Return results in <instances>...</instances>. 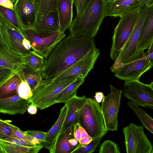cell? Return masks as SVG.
Listing matches in <instances>:
<instances>
[{"mask_svg":"<svg viewBox=\"0 0 153 153\" xmlns=\"http://www.w3.org/2000/svg\"><path fill=\"white\" fill-rule=\"evenodd\" d=\"M144 5L149 7L153 6V0H140L138 5L139 9Z\"/></svg>","mask_w":153,"mask_h":153,"instance_id":"obj_42","label":"cell"},{"mask_svg":"<svg viewBox=\"0 0 153 153\" xmlns=\"http://www.w3.org/2000/svg\"><path fill=\"white\" fill-rule=\"evenodd\" d=\"M0 46H4L2 33L1 29L0 28Z\"/></svg>","mask_w":153,"mask_h":153,"instance_id":"obj_49","label":"cell"},{"mask_svg":"<svg viewBox=\"0 0 153 153\" xmlns=\"http://www.w3.org/2000/svg\"><path fill=\"white\" fill-rule=\"evenodd\" d=\"M0 10L8 21L22 33V28L14 9L0 5Z\"/></svg>","mask_w":153,"mask_h":153,"instance_id":"obj_30","label":"cell"},{"mask_svg":"<svg viewBox=\"0 0 153 153\" xmlns=\"http://www.w3.org/2000/svg\"><path fill=\"white\" fill-rule=\"evenodd\" d=\"M104 95L102 92L100 91L97 92L95 93V95L94 96L95 100L99 103L102 102Z\"/></svg>","mask_w":153,"mask_h":153,"instance_id":"obj_43","label":"cell"},{"mask_svg":"<svg viewBox=\"0 0 153 153\" xmlns=\"http://www.w3.org/2000/svg\"><path fill=\"white\" fill-rule=\"evenodd\" d=\"M109 86L111 93L104 96L101 106L106 128L108 131L118 130V115L120 107L122 90Z\"/></svg>","mask_w":153,"mask_h":153,"instance_id":"obj_10","label":"cell"},{"mask_svg":"<svg viewBox=\"0 0 153 153\" xmlns=\"http://www.w3.org/2000/svg\"><path fill=\"white\" fill-rule=\"evenodd\" d=\"M99 147V153H120L118 144L111 140L105 141Z\"/></svg>","mask_w":153,"mask_h":153,"instance_id":"obj_31","label":"cell"},{"mask_svg":"<svg viewBox=\"0 0 153 153\" xmlns=\"http://www.w3.org/2000/svg\"><path fill=\"white\" fill-rule=\"evenodd\" d=\"M0 153H6L5 150L1 143L0 142Z\"/></svg>","mask_w":153,"mask_h":153,"instance_id":"obj_50","label":"cell"},{"mask_svg":"<svg viewBox=\"0 0 153 153\" xmlns=\"http://www.w3.org/2000/svg\"><path fill=\"white\" fill-rule=\"evenodd\" d=\"M127 105L135 112L144 126L153 134V119L138 105L132 102H128Z\"/></svg>","mask_w":153,"mask_h":153,"instance_id":"obj_28","label":"cell"},{"mask_svg":"<svg viewBox=\"0 0 153 153\" xmlns=\"http://www.w3.org/2000/svg\"><path fill=\"white\" fill-rule=\"evenodd\" d=\"M94 37L70 34L54 47L45 58L42 70L44 80L51 79L83 58L96 48Z\"/></svg>","mask_w":153,"mask_h":153,"instance_id":"obj_1","label":"cell"},{"mask_svg":"<svg viewBox=\"0 0 153 153\" xmlns=\"http://www.w3.org/2000/svg\"><path fill=\"white\" fill-rule=\"evenodd\" d=\"M67 110V106L65 104L61 109L59 116L56 122L46 132L45 141L40 143L43 147L49 150L51 153H54L56 141L65 120Z\"/></svg>","mask_w":153,"mask_h":153,"instance_id":"obj_17","label":"cell"},{"mask_svg":"<svg viewBox=\"0 0 153 153\" xmlns=\"http://www.w3.org/2000/svg\"><path fill=\"white\" fill-rule=\"evenodd\" d=\"M88 0H73L76 10V16L79 15L84 10Z\"/></svg>","mask_w":153,"mask_h":153,"instance_id":"obj_39","label":"cell"},{"mask_svg":"<svg viewBox=\"0 0 153 153\" xmlns=\"http://www.w3.org/2000/svg\"><path fill=\"white\" fill-rule=\"evenodd\" d=\"M153 42V8L146 19L140 33L137 43V49L144 52Z\"/></svg>","mask_w":153,"mask_h":153,"instance_id":"obj_20","label":"cell"},{"mask_svg":"<svg viewBox=\"0 0 153 153\" xmlns=\"http://www.w3.org/2000/svg\"><path fill=\"white\" fill-rule=\"evenodd\" d=\"M23 59L25 65L35 69L42 70L45 58L37 53L32 51L23 56Z\"/></svg>","mask_w":153,"mask_h":153,"instance_id":"obj_29","label":"cell"},{"mask_svg":"<svg viewBox=\"0 0 153 153\" xmlns=\"http://www.w3.org/2000/svg\"><path fill=\"white\" fill-rule=\"evenodd\" d=\"M22 79L16 72L0 85V100L18 94V87Z\"/></svg>","mask_w":153,"mask_h":153,"instance_id":"obj_23","label":"cell"},{"mask_svg":"<svg viewBox=\"0 0 153 153\" xmlns=\"http://www.w3.org/2000/svg\"><path fill=\"white\" fill-rule=\"evenodd\" d=\"M77 77L54 82L43 81L33 92L32 96L27 100L29 105H33L43 110L54 105L59 94Z\"/></svg>","mask_w":153,"mask_h":153,"instance_id":"obj_5","label":"cell"},{"mask_svg":"<svg viewBox=\"0 0 153 153\" xmlns=\"http://www.w3.org/2000/svg\"><path fill=\"white\" fill-rule=\"evenodd\" d=\"M14 9L22 29L33 28L36 19L34 0H17Z\"/></svg>","mask_w":153,"mask_h":153,"instance_id":"obj_13","label":"cell"},{"mask_svg":"<svg viewBox=\"0 0 153 153\" xmlns=\"http://www.w3.org/2000/svg\"><path fill=\"white\" fill-rule=\"evenodd\" d=\"M27 110L29 113L33 115L36 114L37 111V108L32 105H30L27 109Z\"/></svg>","mask_w":153,"mask_h":153,"instance_id":"obj_45","label":"cell"},{"mask_svg":"<svg viewBox=\"0 0 153 153\" xmlns=\"http://www.w3.org/2000/svg\"><path fill=\"white\" fill-rule=\"evenodd\" d=\"M122 93L137 105L153 109V82L146 84L140 81H125Z\"/></svg>","mask_w":153,"mask_h":153,"instance_id":"obj_9","label":"cell"},{"mask_svg":"<svg viewBox=\"0 0 153 153\" xmlns=\"http://www.w3.org/2000/svg\"><path fill=\"white\" fill-rule=\"evenodd\" d=\"M15 72L19 74L22 80L28 83L32 93L44 81L42 71L35 69L25 64Z\"/></svg>","mask_w":153,"mask_h":153,"instance_id":"obj_18","label":"cell"},{"mask_svg":"<svg viewBox=\"0 0 153 153\" xmlns=\"http://www.w3.org/2000/svg\"><path fill=\"white\" fill-rule=\"evenodd\" d=\"M127 153H153V147L143 126L131 123L123 128Z\"/></svg>","mask_w":153,"mask_h":153,"instance_id":"obj_8","label":"cell"},{"mask_svg":"<svg viewBox=\"0 0 153 153\" xmlns=\"http://www.w3.org/2000/svg\"><path fill=\"white\" fill-rule=\"evenodd\" d=\"M92 140V138L90 137H85L81 138L79 142L80 144L83 146V147H85Z\"/></svg>","mask_w":153,"mask_h":153,"instance_id":"obj_44","label":"cell"},{"mask_svg":"<svg viewBox=\"0 0 153 153\" xmlns=\"http://www.w3.org/2000/svg\"><path fill=\"white\" fill-rule=\"evenodd\" d=\"M23 56L17 54L0 46V66L10 69L14 71L24 64Z\"/></svg>","mask_w":153,"mask_h":153,"instance_id":"obj_22","label":"cell"},{"mask_svg":"<svg viewBox=\"0 0 153 153\" xmlns=\"http://www.w3.org/2000/svg\"><path fill=\"white\" fill-rule=\"evenodd\" d=\"M79 129L81 133V138L90 137L85 130L80 125Z\"/></svg>","mask_w":153,"mask_h":153,"instance_id":"obj_47","label":"cell"},{"mask_svg":"<svg viewBox=\"0 0 153 153\" xmlns=\"http://www.w3.org/2000/svg\"><path fill=\"white\" fill-rule=\"evenodd\" d=\"M79 123L92 139L102 137L108 132L101 106L92 98H86Z\"/></svg>","mask_w":153,"mask_h":153,"instance_id":"obj_4","label":"cell"},{"mask_svg":"<svg viewBox=\"0 0 153 153\" xmlns=\"http://www.w3.org/2000/svg\"><path fill=\"white\" fill-rule=\"evenodd\" d=\"M12 1L13 3L15 2L16 0H10Z\"/></svg>","mask_w":153,"mask_h":153,"instance_id":"obj_52","label":"cell"},{"mask_svg":"<svg viewBox=\"0 0 153 153\" xmlns=\"http://www.w3.org/2000/svg\"><path fill=\"white\" fill-rule=\"evenodd\" d=\"M34 0L36 15L35 24L41 22L50 12L57 10L59 0ZM71 1H73V0Z\"/></svg>","mask_w":153,"mask_h":153,"instance_id":"obj_25","label":"cell"},{"mask_svg":"<svg viewBox=\"0 0 153 153\" xmlns=\"http://www.w3.org/2000/svg\"><path fill=\"white\" fill-rule=\"evenodd\" d=\"M102 137H99L92 139V141L86 146L82 147L74 153H91L94 152L99 146Z\"/></svg>","mask_w":153,"mask_h":153,"instance_id":"obj_33","label":"cell"},{"mask_svg":"<svg viewBox=\"0 0 153 153\" xmlns=\"http://www.w3.org/2000/svg\"><path fill=\"white\" fill-rule=\"evenodd\" d=\"M29 106L27 100L18 94L0 100V113L10 115L24 114Z\"/></svg>","mask_w":153,"mask_h":153,"instance_id":"obj_16","label":"cell"},{"mask_svg":"<svg viewBox=\"0 0 153 153\" xmlns=\"http://www.w3.org/2000/svg\"><path fill=\"white\" fill-rule=\"evenodd\" d=\"M13 3L10 0H0V5L11 9H14Z\"/></svg>","mask_w":153,"mask_h":153,"instance_id":"obj_40","label":"cell"},{"mask_svg":"<svg viewBox=\"0 0 153 153\" xmlns=\"http://www.w3.org/2000/svg\"><path fill=\"white\" fill-rule=\"evenodd\" d=\"M148 49L147 52L146 53V55L153 53V42L152 43Z\"/></svg>","mask_w":153,"mask_h":153,"instance_id":"obj_48","label":"cell"},{"mask_svg":"<svg viewBox=\"0 0 153 153\" xmlns=\"http://www.w3.org/2000/svg\"><path fill=\"white\" fill-rule=\"evenodd\" d=\"M153 6L144 5L140 8L141 11L138 19L133 30L123 48L111 67L113 71L121 65L131 62L146 55L144 52H139L137 49V43L139 37L145 22Z\"/></svg>","mask_w":153,"mask_h":153,"instance_id":"obj_3","label":"cell"},{"mask_svg":"<svg viewBox=\"0 0 153 153\" xmlns=\"http://www.w3.org/2000/svg\"><path fill=\"white\" fill-rule=\"evenodd\" d=\"M74 130L73 125L59 134L56 141L54 153H73L75 149L70 145L69 140L74 137Z\"/></svg>","mask_w":153,"mask_h":153,"instance_id":"obj_24","label":"cell"},{"mask_svg":"<svg viewBox=\"0 0 153 153\" xmlns=\"http://www.w3.org/2000/svg\"><path fill=\"white\" fill-rule=\"evenodd\" d=\"M14 72L10 69L0 66V85Z\"/></svg>","mask_w":153,"mask_h":153,"instance_id":"obj_37","label":"cell"},{"mask_svg":"<svg viewBox=\"0 0 153 153\" xmlns=\"http://www.w3.org/2000/svg\"><path fill=\"white\" fill-rule=\"evenodd\" d=\"M18 95L21 98L28 100L32 95V92L28 83L25 81L22 80L18 89Z\"/></svg>","mask_w":153,"mask_h":153,"instance_id":"obj_34","label":"cell"},{"mask_svg":"<svg viewBox=\"0 0 153 153\" xmlns=\"http://www.w3.org/2000/svg\"><path fill=\"white\" fill-rule=\"evenodd\" d=\"M86 98L85 96L79 97L76 95L65 102L67 106V112L59 134L71 126L79 123Z\"/></svg>","mask_w":153,"mask_h":153,"instance_id":"obj_14","label":"cell"},{"mask_svg":"<svg viewBox=\"0 0 153 153\" xmlns=\"http://www.w3.org/2000/svg\"><path fill=\"white\" fill-rule=\"evenodd\" d=\"M80 124L79 123H77L75 125V130L74 133V138L79 142L81 139V134L79 129V127Z\"/></svg>","mask_w":153,"mask_h":153,"instance_id":"obj_41","label":"cell"},{"mask_svg":"<svg viewBox=\"0 0 153 153\" xmlns=\"http://www.w3.org/2000/svg\"><path fill=\"white\" fill-rule=\"evenodd\" d=\"M24 132L31 137L40 140L42 142L45 140L46 132L37 130H27Z\"/></svg>","mask_w":153,"mask_h":153,"instance_id":"obj_38","label":"cell"},{"mask_svg":"<svg viewBox=\"0 0 153 153\" xmlns=\"http://www.w3.org/2000/svg\"><path fill=\"white\" fill-rule=\"evenodd\" d=\"M73 1L71 0H59L57 4L59 27V31L64 32L69 29L73 21Z\"/></svg>","mask_w":153,"mask_h":153,"instance_id":"obj_19","label":"cell"},{"mask_svg":"<svg viewBox=\"0 0 153 153\" xmlns=\"http://www.w3.org/2000/svg\"><path fill=\"white\" fill-rule=\"evenodd\" d=\"M116 0H102L105 7L107 4Z\"/></svg>","mask_w":153,"mask_h":153,"instance_id":"obj_51","label":"cell"},{"mask_svg":"<svg viewBox=\"0 0 153 153\" xmlns=\"http://www.w3.org/2000/svg\"><path fill=\"white\" fill-rule=\"evenodd\" d=\"M85 78L82 74L79 76L72 83L64 89L58 96L56 103H65L76 95L77 90L84 82Z\"/></svg>","mask_w":153,"mask_h":153,"instance_id":"obj_26","label":"cell"},{"mask_svg":"<svg viewBox=\"0 0 153 153\" xmlns=\"http://www.w3.org/2000/svg\"><path fill=\"white\" fill-rule=\"evenodd\" d=\"M102 0H88L83 11L76 16L69 28L75 36L94 37L105 16Z\"/></svg>","mask_w":153,"mask_h":153,"instance_id":"obj_2","label":"cell"},{"mask_svg":"<svg viewBox=\"0 0 153 153\" xmlns=\"http://www.w3.org/2000/svg\"><path fill=\"white\" fill-rule=\"evenodd\" d=\"M4 140L10 143L25 146L31 147L37 145L29 140L17 137L13 134Z\"/></svg>","mask_w":153,"mask_h":153,"instance_id":"obj_36","label":"cell"},{"mask_svg":"<svg viewBox=\"0 0 153 153\" xmlns=\"http://www.w3.org/2000/svg\"><path fill=\"white\" fill-rule=\"evenodd\" d=\"M100 55V50L96 48L63 71L53 78L43 81L54 82L68 78L77 77L81 74L85 78L89 72L94 68V64Z\"/></svg>","mask_w":153,"mask_h":153,"instance_id":"obj_11","label":"cell"},{"mask_svg":"<svg viewBox=\"0 0 153 153\" xmlns=\"http://www.w3.org/2000/svg\"><path fill=\"white\" fill-rule=\"evenodd\" d=\"M153 65L146 54L129 62L122 64L113 72L114 75L121 80L140 81L143 74L148 71Z\"/></svg>","mask_w":153,"mask_h":153,"instance_id":"obj_12","label":"cell"},{"mask_svg":"<svg viewBox=\"0 0 153 153\" xmlns=\"http://www.w3.org/2000/svg\"><path fill=\"white\" fill-rule=\"evenodd\" d=\"M22 33L30 42L32 51L45 58L66 36L64 32L59 31L50 33H38L33 28L22 29Z\"/></svg>","mask_w":153,"mask_h":153,"instance_id":"obj_7","label":"cell"},{"mask_svg":"<svg viewBox=\"0 0 153 153\" xmlns=\"http://www.w3.org/2000/svg\"><path fill=\"white\" fill-rule=\"evenodd\" d=\"M9 120H3L0 119V139L3 140L9 138L12 134L11 126L12 124Z\"/></svg>","mask_w":153,"mask_h":153,"instance_id":"obj_35","label":"cell"},{"mask_svg":"<svg viewBox=\"0 0 153 153\" xmlns=\"http://www.w3.org/2000/svg\"><path fill=\"white\" fill-rule=\"evenodd\" d=\"M23 44L24 47L26 49L28 50H31V46L30 42L25 37L23 40Z\"/></svg>","mask_w":153,"mask_h":153,"instance_id":"obj_46","label":"cell"},{"mask_svg":"<svg viewBox=\"0 0 153 153\" xmlns=\"http://www.w3.org/2000/svg\"><path fill=\"white\" fill-rule=\"evenodd\" d=\"M11 128L12 134L17 137L29 140L36 144H39L42 142L25 134L20 128L12 124Z\"/></svg>","mask_w":153,"mask_h":153,"instance_id":"obj_32","label":"cell"},{"mask_svg":"<svg viewBox=\"0 0 153 153\" xmlns=\"http://www.w3.org/2000/svg\"><path fill=\"white\" fill-rule=\"evenodd\" d=\"M59 23L57 10L50 12L41 22L35 24L33 28L40 33H50L59 31Z\"/></svg>","mask_w":153,"mask_h":153,"instance_id":"obj_21","label":"cell"},{"mask_svg":"<svg viewBox=\"0 0 153 153\" xmlns=\"http://www.w3.org/2000/svg\"><path fill=\"white\" fill-rule=\"evenodd\" d=\"M140 0H117L107 4L105 8V16L121 17L139 9Z\"/></svg>","mask_w":153,"mask_h":153,"instance_id":"obj_15","label":"cell"},{"mask_svg":"<svg viewBox=\"0 0 153 153\" xmlns=\"http://www.w3.org/2000/svg\"><path fill=\"white\" fill-rule=\"evenodd\" d=\"M140 8L120 17L114 28L110 51L111 59L115 60L130 36L138 19Z\"/></svg>","mask_w":153,"mask_h":153,"instance_id":"obj_6","label":"cell"},{"mask_svg":"<svg viewBox=\"0 0 153 153\" xmlns=\"http://www.w3.org/2000/svg\"><path fill=\"white\" fill-rule=\"evenodd\" d=\"M0 140L6 153H37L43 147L41 144L33 146L27 147L10 143L0 139Z\"/></svg>","mask_w":153,"mask_h":153,"instance_id":"obj_27","label":"cell"}]
</instances>
